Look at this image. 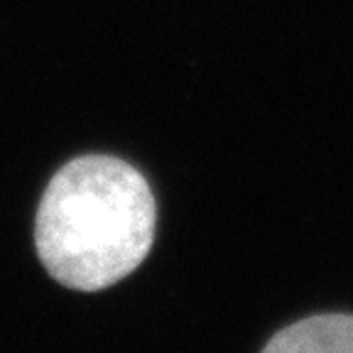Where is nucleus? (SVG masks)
I'll use <instances>...</instances> for the list:
<instances>
[{"instance_id": "f257e3e1", "label": "nucleus", "mask_w": 353, "mask_h": 353, "mask_svg": "<svg viewBox=\"0 0 353 353\" xmlns=\"http://www.w3.org/2000/svg\"><path fill=\"white\" fill-rule=\"evenodd\" d=\"M154 223L157 206L145 176L118 157L86 154L47 184L34 243L59 285L99 292L143 263L152 248Z\"/></svg>"}, {"instance_id": "f03ea898", "label": "nucleus", "mask_w": 353, "mask_h": 353, "mask_svg": "<svg viewBox=\"0 0 353 353\" xmlns=\"http://www.w3.org/2000/svg\"><path fill=\"white\" fill-rule=\"evenodd\" d=\"M263 353H353V314H319L277 331Z\"/></svg>"}]
</instances>
